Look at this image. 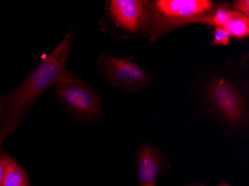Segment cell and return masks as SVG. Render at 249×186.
Returning <instances> with one entry per match:
<instances>
[{
    "label": "cell",
    "instance_id": "3",
    "mask_svg": "<svg viewBox=\"0 0 249 186\" xmlns=\"http://www.w3.org/2000/svg\"><path fill=\"white\" fill-rule=\"evenodd\" d=\"M208 99L218 117L233 127L248 122V108L241 92L231 81L216 77L206 86Z\"/></svg>",
    "mask_w": 249,
    "mask_h": 186
},
{
    "label": "cell",
    "instance_id": "8",
    "mask_svg": "<svg viewBox=\"0 0 249 186\" xmlns=\"http://www.w3.org/2000/svg\"><path fill=\"white\" fill-rule=\"evenodd\" d=\"M230 8V4H221L218 6L213 7L205 13L190 18L187 21V25L200 22L208 23L215 27H224L231 13Z\"/></svg>",
    "mask_w": 249,
    "mask_h": 186
},
{
    "label": "cell",
    "instance_id": "10",
    "mask_svg": "<svg viewBox=\"0 0 249 186\" xmlns=\"http://www.w3.org/2000/svg\"><path fill=\"white\" fill-rule=\"evenodd\" d=\"M225 29L230 36L236 38H244L249 34V18L239 11L231 10Z\"/></svg>",
    "mask_w": 249,
    "mask_h": 186
},
{
    "label": "cell",
    "instance_id": "4",
    "mask_svg": "<svg viewBox=\"0 0 249 186\" xmlns=\"http://www.w3.org/2000/svg\"><path fill=\"white\" fill-rule=\"evenodd\" d=\"M97 64L109 83L123 90H140L152 81L150 75L142 67L118 54L103 51Z\"/></svg>",
    "mask_w": 249,
    "mask_h": 186
},
{
    "label": "cell",
    "instance_id": "13",
    "mask_svg": "<svg viewBox=\"0 0 249 186\" xmlns=\"http://www.w3.org/2000/svg\"><path fill=\"white\" fill-rule=\"evenodd\" d=\"M10 159L11 157L7 153H4L2 151L0 153V186H2L5 170Z\"/></svg>",
    "mask_w": 249,
    "mask_h": 186
},
{
    "label": "cell",
    "instance_id": "9",
    "mask_svg": "<svg viewBox=\"0 0 249 186\" xmlns=\"http://www.w3.org/2000/svg\"><path fill=\"white\" fill-rule=\"evenodd\" d=\"M1 186H30L27 173L12 158L8 162Z\"/></svg>",
    "mask_w": 249,
    "mask_h": 186
},
{
    "label": "cell",
    "instance_id": "7",
    "mask_svg": "<svg viewBox=\"0 0 249 186\" xmlns=\"http://www.w3.org/2000/svg\"><path fill=\"white\" fill-rule=\"evenodd\" d=\"M136 164L140 186H155L163 165L160 152L152 145H143L138 151Z\"/></svg>",
    "mask_w": 249,
    "mask_h": 186
},
{
    "label": "cell",
    "instance_id": "6",
    "mask_svg": "<svg viewBox=\"0 0 249 186\" xmlns=\"http://www.w3.org/2000/svg\"><path fill=\"white\" fill-rule=\"evenodd\" d=\"M109 11L119 27L131 32L141 30L143 19V1L111 0L109 2Z\"/></svg>",
    "mask_w": 249,
    "mask_h": 186
},
{
    "label": "cell",
    "instance_id": "11",
    "mask_svg": "<svg viewBox=\"0 0 249 186\" xmlns=\"http://www.w3.org/2000/svg\"><path fill=\"white\" fill-rule=\"evenodd\" d=\"M230 34L225 27L215 28L213 32V42L212 44L215 46H219V45H223V46H227L230 41Z\"/></svg>",
    "mask_w": 249,
    "mask_h": 186
},
{
    "label": "cell",
    "instance_id": "5",
    "mask_svg": "<svg viewBox=\"0 0 249 186\" xmlns=\"http://www.w3.org/2000/svg\"><path fill=\"white\" fill-rule=\"evenodd\" d=\"M54 91L66 108L79 118H93L100 113L102 102L97 92L78 77L56 84Z\"/></svg>",
    "mask_w": 249,
    "mask_h": 186
},
{
    "label": "cell",
    "instance_id": "12",
    "mask_svg": "<svg viewBox=\"0 0 249 186\" xmlns=\"http://www.w3.org/2000/svg\"><path fill=\"white\" fill-rule=\"evenodd\" d=\"M232 10L239 11L246 16H249V0H238L235 1L232 5Z\"/></svg>",
    "mask_w": 249,
    "mask_h": 186
},
{
    "label": "cell",
    "instance_id": "1",
    "mask_svg": "<svg viewBox=\"0 0 249 186\" xmlns=\"http://www.w3.org/2000/svg\"><path fill=\"white\" fill-rule=\"evenodd\" d=\"M72 43V34L69 32L18 87L0 97V153L5 138L16 132L27 112L45 91L56 84L77 78L67 68Z\"/></svg>",
    "mask_w": 249,
    "mask_h": 186
},
{
    "label": "cell",
    "instance_id": "14",
    "mask_svg": "<svg viewBox=\"0 0 249 186\" xmlns=\"http://www.w3.org/2000/svg\"><path fill=\"white\" fill-rule=\"evenodd\" d=\"M219 186H229V184H222V185H219Z\"/></svg>",
    "mask_w": 249,
    "mask_h": 186
},
{
    "label": "cell",
    "instance_id": "2",
    "mask_svg": "<svg viewBox=\"0 0 249 186\" xmlns=\"http://www.w3.org/2000/svg\"><path fill=\"white\" fill-rule=\"evenodd\" d=\"M210 0H155L143 1V19L141 30L154 41L164 34L187 25L190 18L213 8Z\"/></svg>",
    "mask_w": 249,
    "mask_h": 186
}]
</instances>
